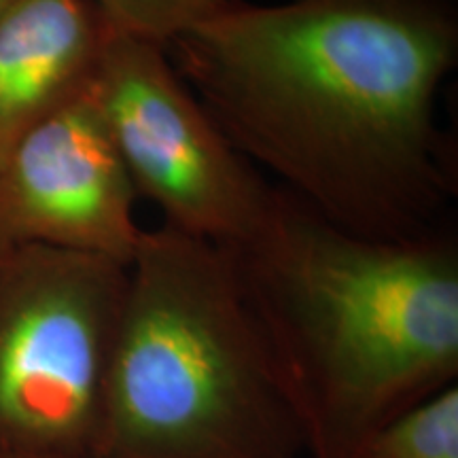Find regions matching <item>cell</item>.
<instances>
[{
    "mask_svg": "<svg viewBox=\"0 0 458 458\" xmlns=\"http://www.w3.org/2000/svg\"><path fill=\"white\" fill-rule=\"evenodd\" d=\"M168 55L229 142L323 219L388 240L442 227L454 0H233Z\"/></svg>",
    "mask_w": 458,
    "mask_h": 458,
    "instance_id": "6da1fadb",
    "label": "cell"
},
{
    "mask_svg": "<svg viewBox=\"0 0 458 458\" xmlns=\"http://www.w3.org/2000/svg\"><path fill=\"white\" fill-rule=\"evenodd\" d=\"M227 250L308 458H365L391 418L456 385L450 229L359 236L278 189L266 225Z\"/></svg>",
    "mask_w": 458,
    "mask_h": 458,
    "instance_id": "7a4b0ae2",
    "label": "cell"
},
{
    "mask_svg": "<svg viewBox=\"0 0 458 458\" xmlns=\"http://www.w3.org/2000/svg\"><path fill=\"white\" fill-rule=\"evenodd\" d=\"M91 458H308L225 246L142 232Z\"/></svg>",
    "mask_w": 458,
    "mask_h": 458,
    "instance_id": "3957f363",
    "label": "cell"
},
{
    "mask_svg": "<svg viewBox=\"0 0 458 458\" xmlns=\"http://www.w3.org/2000/svg\"><path fill=\"white\" fill-rule=\"evenodd\" d=\"M125 284L106 257L0 253V452L91 458Z\"/></svg>",
    "mask_w": 458,
    "mask_h": 458,
    "instance_id": "277c9868",
    "label": "cell"
},
{
    "mask_svg": "<svg viewBox=\"0 0 458 458\" xmlns=\"http://www.w3.org/2000/svg\"><path fill=\"white\" fill-rule=\"evenodd\" d=\"M89 96L136 198L164 225L232 249L270 219L278 187L229 142L162 45L111 30Z\"/></svg>",
    "mask_w": 458,
    "mask_h": 458,
    "instance_id": "5b68a950",
    "label": "cell"
},
{
    "mask_svg": "<svg viewBox=\"0 0 458 458\" xmlns=\"http://www.w3.org/2000/svg\"><path fill=\"white\" fill-rule=\"evenodd\" d=\"M136 191L89 91L0 156V253L49 246L128 266L142 229Z\"/></svg>",
    "mask_w": 458,
    "mask_h": 458,
    "instance_id": "8992f818",
    "label": "cell"
},
{
    "mask_svg": "<svg viewBox=\"0 0 458 458\" xmlns=\"http://www.w3.org/2000/svg\"><path fill=\"white\" fill-rule=\"evenodd\" d=\"M108 34L89 0H11L0 11V156L88 94Z\"/></svg>",
    "mask_w": 458,
    "mask_h": 458,
    "instance_id": "52a82bcc",
    "label": "cell"
},
{
    "mask_svg": "<svg viewBox=\"0 0 458 458\" xmlns=\"http://www.w3.org/2000/svg\"><path fill=\"white\" fill-rule=\"evenodd\" d=\"M365 458H458V386L399 411L371 437Z\"/></svg>",
    "mask_w": 458,
    "mask_h": 458,
    "instance_id": "ba28073f",
    "label": "cell"
},
{
    "mask_svg": "<svg viewBox=\"0 0 458 458\" xmlns=\"http://www.w3.org/2000/svg\"><path fill=\"white\" fill-rule=\"evenodd\" d=\"M111 30L162 45L185 37L227 9L233 0H89Z\"/></svg>",
    "mask_w": 458,
    "mask_h": 458,
    "instance_id": "9c48e42d",
    "label": "cell"
},
{
    "mask_svg": "<svg viewBox=\"0 0 458 458\" xmlns=\"http://www.w3.org/2000/svg\"><path fill=\"white\" fill-rule=\"evenodd\" d=\"M0 458H47V456H30V454H7V452H0Z\"/></svg>",
    "mask_w": 458,
    "mask_h": 458,
    "instance_id": "30bf717a",
    "label": "cell"
},
{
    "mask_svg": "<svg viewBox=\"0 0 458 458\" xmlns=\"http://www.w3.org/2000/svg\"><path fill=\"white\" fill-rule=\"evenodd\" d=\"M11 3V0H0V11H3L4 7H7V4Z\"/></svg>",
    "mask_w": 458,
    "mask_h": 458,
    "instance_id": "8fae6325",
    "label": "cell"
}]
</instances>
